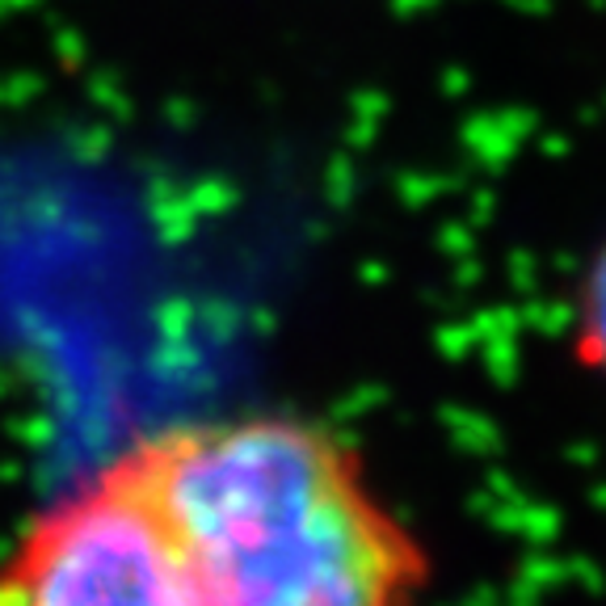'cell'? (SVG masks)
Here are the masks:
<instances>
[{"mask_svg":"<svg viewBox=\"0 0 606 606\" xmlns=\"http://www.w3.org/2000/svg\"><path fill=\"white\" fill-rule=\"evenodd\" d=\"M127 459L203 606H392L430 581V556L371 492L354 447L312 421H211Z\"/></svg>","mask_w":606,"mask_h":606,"instance_id":"1","label":"cell"},{"mask_svg":"<svg viewBox=\"0 0 606 606\" xmlns=\"http://www.w3.org/2000/svg\"><path fill=\"white\" fill-rule=\"evenodd\" d=\"M0 603L26 606H203L169 522L118 459L38 514L0 560Z\"/></svg>","mask_w":606,"mask_h":606,"instance_id":"2","label":"cell"},{"mask_svg":"<svg viewBox=\"0 0 606 606\" xmlns=\"http://www.w3.org/2000/svg\"><path fill=\"white\" fill-rule=\"evenodd\" d=\"M577 362L606 379V245L589 262L586 283L577 291V321H573Z\"/></svg>","mask_w":606,"mask_h":606,"instance_id":"3","label":"cell"}]
</instances>
